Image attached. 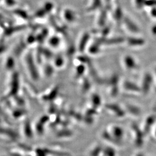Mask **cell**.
<instances>
[{"mask_svg":"<svg viewBox=\"0 0 156 156\" xmlns=\"http://www.w3.org/2000/svg\"><path fill=\"white\" fill-rule=\"evenodd\" d=\"M102 6V1L101 0H93L91 5L87 9L88 11H93L97 9L100 8Z\"/></svg>","mask_w":156,"mask_h":156,"instance_id":"6","label":"cell"},{"mask_svg":"<svg viewBox=\"0 0 156 156\" xmlns=\"http://www.w3.org/2000/svg\"><path fill=\"white\" fill-rule=\"evenodd\" d=\"M106 1V2H109L110 0H105Z\"/></svg>","mask_w":156,"mask_h":156,"instance_id":"20","label":"cell"},{"mask_svg":"<svg viewBox=\"0 0 156 156\" xmlns=\"http://www.w3.org/2000/svg\"><path fill=\"white\" fill-rule=\"evenodd\" d=\"M106 12L105 11H102L101 12L100 16L99 17V20H98V23L100 24L101 26H103L106 20Z\"/></svg>","mask_w":156,"mask_h":156,"instance_id":"11","label":"cell"},{"mask_svg":"<svg viewBox=\"0 0 156 156\" xmlns=\"http://www.w3.org/2000/svg\"><path fill=\"white\" fill-rule=\"evenodd\" d=\"M35 41H37V36L34 35V34H30L28 35L27 38V42L28 44H32Z\"/></svg>","mask_w":156,"mask_h":156,"instance_id":"14","label":"cell"},{"mask_svg":"<svg viewBox=\"0 0 156 156\" xmlns=\"http://www.w3.org/2000/svg\"><path fill=\"white\" fill-rule=\"evenodd\" d=\"M110 31V28L109 27H105L104 28L102 31V37H106V36L109 34Z\"/></svg>","mask_w":156,"mask_h":156,"instance_id":"16","label":"cell"},{"mask_svg":"<svg viewBox=\"0 0 156 156\" xmlns=\"http://www.w3.org/2000/svg\"><path fill=\"white\" fill-rule=\"evenodd\" d=\"M24 28H25L24 26H18L16 27H12L10 28H5L4 34L5 35H10L13 33H14L16 31H18L20 30H23Z\"/></svg>","mask_w":156,"mask_h":156,"instance_id":"4","label":"cell"},{"mask_svg":"<svg viewBox=\"0 0 156 156\" xmlns=\"http://www.w3.org/2000/svg\"><path fill=\"white\" fill-rule=\"evenodd\" d=\"M151 15L153 17L156 18V6L153 7L151 11Z\"/></svg>","mask_w":156,"mask_h":156,"instance_id":"18","label":"cell"},{"mask_svg":"<svg viewBox=\"0 0 156 156\" xmlns=\"http://www.w3.org/2000/svg\"><path fill=\"white\" fill-rule=\"evenodd\" d=\"M90 39V35L89 33H86L84 34L83 36L82 37V38L80 39V42L79 43V50L81 51H83L86 45L88 43V41Z\"/></svg>","mask_w":156,"mask_h":156,"instance_id":"3","label":"cell"},{"mask_svg":"<svg viewBox=\"0 0 156 156\" xmlns=\"http://www.w3.org/2000/svg\"><path fill=\"white\" fill-rule=\"evenodd\" d=\"M128 43L129 45L133 46L142 45L144 44V40L141 38H129L128 39Z\"/></svg>","mask_w":156,"mask_h":156,"instance_id":"7","label":"cell"},{"mask_svg":"<svg viewBox=\"0 0 156 156\" xmlns=\"http://www.w3.org/2000/svg\"><path fill=\"white\" fill-rule=\"evenodd\" d=\"M151 33L153 35H156V25L154 26L151 28Z\"/></svg>","mask_w":156,"mask_h":156,"instance_id":"19","label":"cell"},{"mask_svg":"<svg viewBox=\"0 0 156 156\" xmlns=\"http://www.w3.org/2000/svg\"><path fill=\"white\" fill-rule=\"evenodd\" d=\"M53 8V4L50 2H46L44 4V7H43L44 10L48 13L52 11Z\"/></svg>","mask_w":156,"mask_h":156,"instance_id":"12","label":"cell"},{"mask_svg":"<svg viewBox=\"0 0 156 156\" xmlns=\"http://www.w3.org/2000/svg\"><path fill=\"white\" fill-rule=\"evenodd\" d=\"M146 0H135V5L136 6L137 8H140L142 6L144 5V3Z\"/></svg>","mask_w":156,"mask_h":156,"instance_id":"15","label":"cell"},{"mask_svg":"<svg viewBox=\"0 0 156 156\" xmlns=\"http://www.w3.org/2000/svg\"><path fill=\"white\" fill-rule=\"evenodd\" d=\"M14 13L17 16L20 17L23 19H25V20L30 19V16L27 12L24 10H23L22 9H16L14 11Z\"/></svg>","mask_w":156,"mask_h":156,"instance_id":"5","label":"cell"},{"mask_svg":"<svg viewBox=\"0 0 156 156\" xmlns=\"http://www.w3.org/2000/svg\"><path fill=\"white\" fill-rule=\"evenodd\" d=\"M6 5L9 6H13L16 4L15 0H4Z\"/></svg>","mask_w":156,"mask_h":156,"instance_id":"17","label":"cell"},{"mask_svg":"<svg viewBox=\"0 0 156 156\" xmlns=\"http://www.w3.org/2000/svg\"><path fill=\"white\" fill-rule=\"evenodd\" d=\"M60 42V39L57 36H53L49 40V44L53 47H57Z\"/></svg>","mask_w":156,"mask_h":156,"instance_id":"9","label":"cell"},{"mask_svg":"<svg viewBox=\"0 0 156 156\" xmlns=\"http://www.w3.org/2000/svg\"><path fill=\"white\" fill-rule=\"evenodd\" d=\"M46 12L44 10V9L42 8L41 9H39L38 11H37L34 14V16L36 17H38V18H42L45 16L46 15Z\"/></svg>","mask_w":156,"mask_h":156,"instance_id":"10","label":"cell"},{"mask_svg":"<svg viewBox=\"0 0 156 156\" xmlns=\"http://www.w3.org/2000/svg\"><path fill=\"white\" fill-rule=\"evenodd\" d=\"M114 17L115 19L117 22H120L124 19L123 11L120 8H117L116 9L114 12Z\"/></svg>","mask_w":156,"mask_h":156,"instance_id":"8","label":"cell"},{"mask_svg":"<svg viewBox=\"0 0 156 156\" xmlns=\"http://www.w3.org/2000/svg\"><path fill=\"white\" fill-rule=\"evenodd\" d=\"M64 17L68 22H73L76 18L75 13L72 10L68 9L65 10L64 12Z\"/></svg>","mask_w":156,"mask_h":156,"instance_id":"2","label":"cell"},{"mask_svg":"<svg viewBox=\"0 0 156 156\" xmlns=\"http://www.w3.org/2000/svg\"><path fill=\"white\" fill-rule=\"evenodd\" d=\"M144 5L151 7L156 6V0H146L144 3Z\"/></svg>","mask_w":156,"mask_h":156,"instance_id":"13","label":"cell"},{"mask_svg":"<svg viewBox=\"0 0 156 156\" xmlns=\"http://www.w3.org/2000/svg\"><path fill=\"white\" fill-rule=\"evenodd\" d=\"M123 20H124V22L125 23L126 26H127V27L130 31L134 33H136L139 32L140 29L137 26V25L136 24H135V23L133 20H131L129 17H124Z\"/></svg>","mask_w":156,"mask_h":156,"instance_id":"1","label":"cell"}]
</instances>
